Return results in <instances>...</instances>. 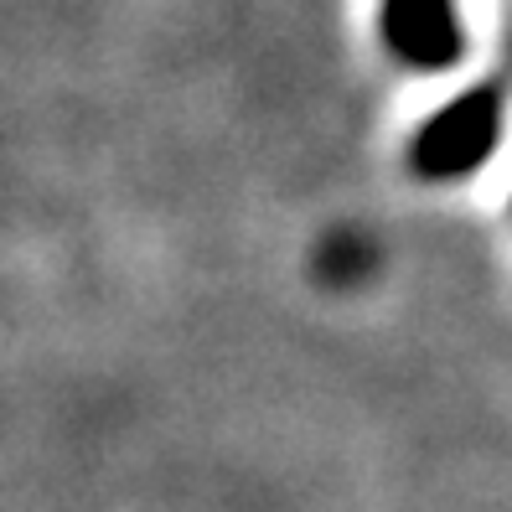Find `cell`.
<instances>
[{
  "mask_svg": "<svg viewBox=\"0 0 512 512\" xmlns=\"http://www.w3.org/2000/svg\"><path fill=\"white\" fill-rule=\"evenodd\" d=\"M507 119V94L502 83H476L450 104H440L409 140V171L425 182H456L471 176L481 161L497 150Z\"/></svg>",
  "mask_w": 512,
  "mask_h": 512,
  "instance_id": "6da1fadb",
  "label": "cell"
},
{
  "mask_svg": "<svg viewBox=\"0 0 512 512\" xmlns=\"http://www.w3.org/2000/svg\"><path fill=\"white\" fill-rule=\"evenodd\" d=\"M378 32H383V47L404 68H419V73H440L450 63H461L466 52V26H461L456 0H383Z\"/></svg>",
  "mask_w": 512,
  "mask_h": 512,
  "instance_id": "7a4b0ae2",
  "label": "cell"
}]
</instances>
